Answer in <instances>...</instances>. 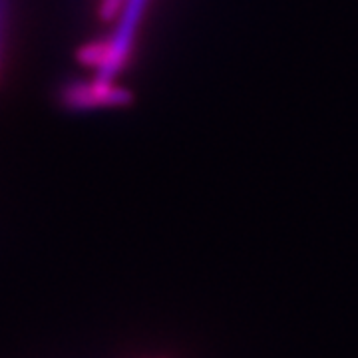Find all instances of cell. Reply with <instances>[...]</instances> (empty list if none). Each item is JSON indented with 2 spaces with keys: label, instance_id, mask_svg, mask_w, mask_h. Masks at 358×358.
I'll return each mask as SVG.
<instances>
[{
  "label": "cell",
  "instance_id": "obj_1",
  "mask_svg": "<svg viewBox=\"0 0 358 358\" xmlns=\"http://www.w3.org/2000/svg\"><path fill=\"white\" fill-rule=\"evenodd\" d=\"M150 0H124L115 16V28L108 38L90 40L78 50V60L96 70V76L115 80L128 66L134 42Z\"/></svg>",
  "mask_w": 358,
  "mask_h": 358
},
{
  "label": "cell",
  "instance_id": "obj_2",
  "mask_svg": "<svg viewBox=\"0 0 358 358\" xmlns=\"http://www.w3.org/2000/svg\"><path fill=\"white\" fill-rule=\"evenodd\" d=\"M58 100L70 112H90L126 108L134 103V94L131 90L115 84L114 80H103L100 76L74 78L60 86Z\"/></svg>",
  "mask_w": 358,
  "mask_h": 358
},
{
  "label": "cell",
  "instance_id": "obj_3",
  "mask_svg": "<svg viewBox=\"0 0 358 358\" xmlns=\"http://www.w3.org/2000/svg\"><path fill=\"white\" fill-rule=\"evenodd\" d=\"M122 4H124V0H102L100 2V16L103 20H114L120 13V8H122Z\"/></svg>",
  "mask_w": 358,
  "mask_h": 358
}]
</instances>
